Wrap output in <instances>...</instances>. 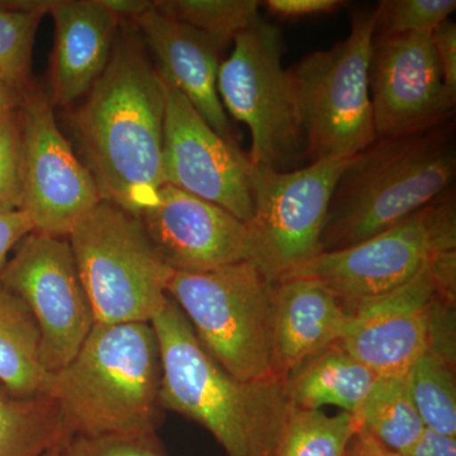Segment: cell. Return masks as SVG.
<instances>
[{"label":"cell","mask_w":456,"mask_h":456,"mask_svg":"<svg viewBox=\"0 0 456 456\" xmlns=\"http://www.w3.org/2000/svg\"><path fill=\"white\" fill-rule=\"evenodd\" d=\"M163 80L132 22H122L106 70L70 114L83 163L102 197L139 217L163 187Z\"/></svg>","instance_id":"6da1fadb"},{"label":"cell","mask_w":456,"mask_h":456,"mask_svg":"<svg viewBox=\"0 0 456 456\" xmlns=\"http://www.w3.org/2000/svg\"><path fill=\"white\" fill-rule=\"evenodd\" d=\"M160 345L151 323H99L66 367L47 375L69 437L156 434L163 422Z\"/></svg>","instance_id":"7a4b0ae2"},{"label":"cell","mask_w":456,"mask_h":456,"mask_svg":"<svg viewBox=\"0 0 456 456\" xmlns=\"http://www.w3.org/2000/svg\"><path fill=\"white\" fill-rule=\"evenodd\" d=\"M455 173L452 121L419 134L377 137L349 158L336 183L323 251L359 244L424 208L452 191Z\"/></svg>","instance_id":"3957f363"},{"label":"cell","mask_w":456,"mask_h":456,"mask_svg":"<svg viewBox=\"0 0 456 456\" xmlns=\"http://www.w3.org/2000/svg\"><path fill=\"white\" fill-rule=\"evenodd\" d=\"M160 345V402L203 426L227 456H264L290 407L277 378L240 382L204 350L173 299L151 321Z\"/></svg>","instance_id":"277c9868"},{"label":"cell","mask_w":456,"mask_h":456,"mask_svg":"<svg viewBox=\"0 0 456 456\" xmlns=\"http://www.w3.org/2000/svg\"><path fill=\"white\" fill-rule=\"evenodd\" d=\"M274 287L248 260L209 272H173L167 293L211 358L240 382L254 383L274 378Z\"/></svg>","instance_id":"5b68a950"},{"label":"cell","mask_w":456,"mask_h":456,"mask_svg":"<svg viewBox=\"0 0 456 456\" xmlns=\"http://www.w3.org/2000/svg\"><path fill=\"white\" fill-rule=\"evenodd\" d=\"M283 53L281 28L260 18L233 41L218 70L217 90L224 110L250 130V163L292 171L307 160V143L298 90Z\"/></svg>","instance_id":"8992f818"},{"label":"cell","mask_w":456,"mask_h":456,"mask_svg":"<svg viewBox=\"0 0 456 456\" xmlns=\"http://www.w3.org/2000/svg\"><path fill=\"white\" fill-rule=\"evenodd\" d=\"M68 240L95 322L150 323L163 310L173 270L139 217L102 200Z\"/></svg>","instance_id":"52a82bcc"},{"label":"cell","mask_w":456,"mask_h":456,"mask_svg":"<svg viewBox=\"0 0 456 456\" xmlns=\"http://www.w3.org/2000/svg\"><path fill=\"white\" fill-rule=\"evenodd\" d=\"M377 20L378 5L358 9L345 40L303 57L290 69L310 164L349 159L377 139L369 88Z\"/></svg>","instance_id":"ba28073f"},{"label":"cell","mask_w":456,"mask_h":456,"mask_svg":"<svg viewBox=\"0 0 456 456\" xmlns=\"http://www.w3.org/2000/svg\"><path fill=\"white\" fill-rule=\"evenodd\" d=\"M347 160L314 161L292 171L251 164L248 261L273 284L292 277L322 253L330 202Z\"/></svg>","instance_id":"9c48e42d"},{"label":"cell","mask_w":456,"mask_h":456,"mask_svg":"<svg viewBox=\"0 0 456 456\" xmlns=\"http://www.w3.org/2000/svg\"><path fill=\"white\" fill-rule=\"evenodd\" d=\"M454 250L456 202L449 191L365 241L323 251L290 278L314 279L341 303H354L397 289Z\"/></svg>","instance_id":"30bf717a"},{"label":"cell","mask_w":456,"mask_h":456,"mask_svg":"<svg viewBox=\"0 0 456 456\" xmlns=\"http://www.w3.org/2000/svg\"><path fill=\"white\" fill-rule=\"evenodd\" d=\"M456 250L446 251L392 292L342 303L346 325L338 344L377 377L407 375L430 346L440 308L455 303Z\"/></svg>","instance_id":"8fae6325"},{"label":"cell","mask_w":456,"mask_h":456,"mask_svg":"<svg viewBox=\"0 0 456 456\" xmlns=\"http://www.w3.org/2000/svg\"><path fill=\"white\" fill-rule=\"evenodd\" d=\"M49 93L32 86L20 108L22 134V208L33 231L68 237L102 202L88 167L57 126Z\"/></svg>","instance_id":"7c38bea8"},{"label":"cell","mask_w":456,"mask_h":456,"mask_svg":"<svg viewBox=\"0 0 456 456\" xmlns=\"http://www.w3.org/2000/svg\"><path fill=\"white\" fill-rule=\"evenodd\" d=\"M0 284L20 297L32 312L47 373L66 367L95 323L68 237L32 231L9 257Z\"/></svg>","instance_id":"4fadbf2b"},{"label":"cell","mask_w":456,"mask_h":456,"mask_svg":"<svg viewBox=\"0 0 456 456\" xmlns=\"http://www.w3.org/2000/svg\"><path fill=\"white\" fill-rule=\"evenodd\" d=\"M161 80L165 184L217 204L248 224L254 215L248 155L213 130L178 89Z\"/></svg>","instance_id":"5bb4252c"},{"label":"cell","mask_w":456,"mask_h":456,"mask_svg":"<svg viewBox=\"0 0 456 456\" xmlns=\"http://www.w3.org/2000/svg\"><path fill=\"white\" fill-rule=\"evenodd\" d=\"M431 32L374 36L369 88L377 137L407 136L452 121L456 98L444 84Z\"/></svg>","instance_id":"9a60e30c"},{"label":"cell","mask_w":456,"mask_h":456,"mask_svg":"<svg viewBox=\"0 0 456 456\" xmlns=\"http://www.w3.org/2000/svg\"><path fill=\"white\" fill-rule=\"evenodd\" d=\"M139 218L173 272H209L248 260L245 222L174 185L159 189L155 203Z\"/></svg>","instance_id":"2e32d148"},{"label":"cell","mask_w":456,"mask_h":456,"mask_svg":"<svg viewBox=\"0 0 456 456\" xmlns=\"http://www.w3.org/2000/svg\"><path fill=\"white\" fill-rule=\"evenodd\" d=\"M132 25L165 82L178 89L221 137L235 142L217 90L221 47L202 32L156 11L154 0L152 8Z\"/></svg>","instance_id":"e0dca14e"},{"label":"cell","mask_w":456,"mask_h":456,"mask_svg":"<svg viewBox=\"0 0 456 456\" xmlns=\"http://www.w3.org/2000/svg\"><path fill=\"white\" fill-rule=\"evenodd\" d=\"M55 26L50 70L53 107L70 108L106 70L122 20L98 0H51Z\"/></svg>","instance_id":"ac0fdd59"},{"label":"cell","mask_w":456,"mask_h":456,"mask_svg":"<svg viewBox=\"0 0 456 456\" xmlns=\"http://www.w3.org/2000/svg\"><path fill=\"white\" fill-rule=\"evenodd\" d=\"M347 311L322 284L289 278L275 284L272 375L287 378L321 351L340 341Z\"/></svg>","instance_id":"d6986e66"},{"label":"cell","mask_w":456,"mask_h":456,"mask_svg":"<svg viewBox=\"0 0 456 456\" xmlns=\"http://www.w3.org/2000/svg\"><path fill=\"white\" fill-rule=\"evenodd\" d=\"M377 379L338 342L294 370L284 382L285 395L301 410L335 406L355 415Z\"/></svg>","instance_id":"ffe728a7"},{"label":"cell","mask_w":456,"mask_h":456,"mask_svg":"<svg viewBox=\"0 0 456 456\" xmlns=\"http://www.w3.org/2000/svg\"><path fill=\"white\" fill-rule=\"evenodd\" d=\"M37 322L20 297L0 284V383L20 397L45 395Z\"/></svg>","instance_id":"44dd1931"},{"label":"cell","mask_w":456,"mask_h":456,"mask_svg":"<svg viewBox=\"0 0 456 456\" xmlns=\"http://www.w3.org/2000/svg\"><path fill=\"white\" fill-rule=\"evenodd\" d=\"M65 441L53 398L20 397L0 383V456H42Z\"/></svg>","instance_id":"7402d4cb"},{"label":"cell","mask_w":456,"mask_h":456,"mask_svg":"<svg viewBox=\"0 0 456 456\" xmlns=\"http://www.w3.org/2000/svg\"><path fill=\"white\" fill-rule=\"evenodd\" d=\"M359 430L395 454H403L426 426L411 397L406 375L378 377L358 412Z\"/></svg>","instance_id":"603a6c76"},{"label":"cell","mask_w":456,"mask_h":456,"mask_svg":"<svg viewBox=\"0 0 456 456\" xmlns=\"http://www.w3.org/2000/svg\"><path fill=\"white\" fill-rule=\"evenodd\" d=\"M406 378L411 397L426 428L456 437L454 344L431 342Z\"/></svg>","instance_id":"cb8c5ba5"},{"label":"cell","mask_w":456,"mask_h":456,"mask_svg":"<svg viewBox=\"0 0 456 456\" xmlns=\"http://www.w3.org/2000/svg\"><path fill=\"white\" fill-rule=\"evenodd\" d=\"M358 431L359 422L353 413L330 416L290 403L264 456H342Z\"/></svg>","instance_id":"d4e9b609"},{"label":"cell","mask_w":456,"mask_h":456,"mask_svg":"<svg viewBox=\"0 0 456 456\" xmlns=\"http://www.w3.org/2000/svg\"><path fill=\"white\" fill-rule=\"evenodd\" d=\"M257 0H154V8L227 46L260 20Z\"/></svg>","instance_id":"484cf974"},{"label":"cell","mask_w":456,"mask_h":456,"mask_svg":"<svg viewBox=\"0 0 456 456\" xmlns=\"http://www.w3.org/2000/svg\"><path fill=\"white\" fill-rule=\"evenodd\" d=\"M45 14L0 7V79L17 88L28 90L33 86V44Z\"/></svg>","instance_id":"4316f807"},{"label":"cell","mask_w":456,"mask_h":456,"mask_svg":"<svg viewBox=\"0 0 456 456\" xmlns=\"http://www.w3.org/2000/svg\"><path fill=\"white\" fill-rule=\"evenodd\" d=\"M455 9V0H386L378 4L375 35L431 32Z\"/></svg>","instance_id":"83f0119b"},{"label":"cell","mask_w":456,"mask_h":456,"mask_svg":"<svg viewBox=\"0 0 456 456\" xmlns=\"http://www.w3.org/2000/svg\"><path fill=\"white\" fill-rule=\"evenodd\" d=\"M20 110L0 114V213L22 208Z\"/></svg>","instance_id":"f1b7e54d"},{"label":"cell","mask_w":456,"mask_h":456,"mask_svg":"<svg viewBox=\"0 0 456 456\" xmlns=\"http://www.w3.org/2000/svg\"><path fill=\"white\" fill-rule=\"evenodd\" d=\"M64 448L68 456H167L156 434L69 437Z\"/></svg>","instance_id":"f546056e"},{"label":"cell","mask_w":456,"mask_h":456,"mask_svg":"<svg viewBox=\"0 0 456 456\" xmlns=\"http://www.w3.org/2000/svg\"><path fill=\"white\" fill-rule=\"evenodd\" d=\"M432 42L439 61L444 84L452 97L456 98V26L444 20L432 29Z\"/></svg>","instance_id":"4dcf8cb0"},{"label":"cell","mask_w":456,"mask_h":456,"mask_svg":"<svg viewBox=\"0 0 456 456\" xmlns=\"http://www.w3.org/2000/svg\"><path fill=\"white\" fill-rule=\"evenodd\" d=\"M32 231V222L25 212L0 213V275L7 265L9 254Z\"/></svg>","instance_id":"1f68e13d"},{"label":"cell","mask_w":456,"mask_h":456,"mask_svg":"<svg viewBox=\"0 0 456 456\" xmlns=\"http://www.w3.org/2000/svg\"><path fill=\"white\" fill-rule=\"evenodd\" d=\"M261 4L274 16L289 20L332 13L345 3L341 0H266Z\"/></svg>","instance_id":"d6a6232c"},{"label":"cell","mask_w":456,"mask_h":456,"mask_svg":"<svg viewBox=\"0 0 456 456\" xmlns=\"http://www.w3.org/2000/svg\"><path fill=\"white\" fill-rule=\"evenodd\" d=\"M399 456H456V437L426 428L416 443Z\"/></svg>","instance_id":"836d02e7"},{"label":"cell","mask_w":456,"mask_h":456,"mask_svg":"<svg viewBox=\"0 0 456 456\" xmlns=\"http://www.w3.org/2000/svg\"><path fill=\"white\" fill-rule=\"evenodd\" d=\"M107 11L122 22H132L134 18L152 8V0H98Z\"/></svg>","instance_id":"e575fe53"},{"label":"cell","mask_w":456,"mask_h":456,"mask_svg":"<svg viewBox=\"0 0 456 456\" xmlns=\"http://www.w3.org/2000/svg\"><path fill=\"white\" fill-rule=\"evenodd\" d=\"M342 456H399L395 452H389L384 448L379 443L371 439L364 432L358 431L354 435L349 445L345 450Z\"/></svg>","instance_id":"d590c367"},{"label":"cell","mask_w":456,"mask_h":456,"mask_svg":"<svg viewBox=\"0 0 456 456\" xmlns=\"http://www.w3.org/2000/svg\"><path fill=\"white\" fill-rule=\"evenodd\" d=\"M27 90L14 86L13 84L0 79V114L20 110Z\"/></svg>","instance_id":"8d00e7d4"},{"label":"cell","mask_w":456,"mask_h":456,"mask_svg":"<svg viewBox=\"0 0 456 456\" xmlns=\"http://www.w3.org/2000/svg\"><path fill=\"white\" fill-rule=\"evenodd\" d=\"M64 444L56 446V448L49 450V452H45V454L42 456H68L65 452Z\"/></svg>","instance_id":"74e56055"}]
</instances>
